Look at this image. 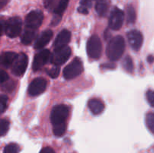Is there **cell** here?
Masks as SVG:
<instances>
[{"mask_svg": "<svg viewBox=\"0 0 154 153\" xmlns=\"http://www.w3.org/2000/svg\"><path fill=\"white\" fill-rule=\"evenodd\" d=\"M60 0H45V4L46 8L54 10L56 8Z\"/></svg>", "mask_w": 154, "mask_h": 153, "instance_id": "cell-27", "label": "cell"}, {"mask_svg": "<svg viewBox=\"0 0 154 153\" xmlns=\"http://www.w3.org/2000/svg\"><path fill=\"white\" fill-rule=\"evenodd\" d=\"M72 54V50L68 46L55 49L54 53L51 56V62L54 65H61L68 61Z\"/></svg>", "mask_w": 154, "mask_h": 153, "instance_id": "cell-6", "label": "cell"}, {"mask_svg": "<svg viewBox=\"0 0 154 153\" xmlns=\"http://www.w3.org/2000/svg\"><path fill=\"white\" fill-rule=\"evenodd\" d=\"M127 38L129 45L135 51H138L143 44V34L138 30H131L127 33Z\"/></svg>", "mask_w": 154, "mask_h": 153, "instance_id": "cell-12", "label": "cell"}, {"mask_svg": "<svg viewBox=\"0 0 154 153\" xmlns=\"http://www.w3.org/2000/svg\"><path fill=\"white\" fill-rule=\"evenodd\" d=\"M17 56V54L14 52H2L0 54V67L8 68L12 66Z\"/></svg>", "mask_w": 154, "mask_h": 153, "instance_id": "cell-15", "label": "cell"}, {"mask_svg": "<svg viewBox=\"0 0 154 153\" xmlns=\"http://www.w3.org/2000/svg\"><path fill=\"white\" fill-rule=\"evenodd\" d=\"M124 21V13L122 10L114 8L109 17V27L113 30H119L122 27Z\"/></svg>", "mask_w": 154, "mask_h": 153, "instance_id": "cell-8", "label": "cell"}, {"mask_svg": "<svg viewBox=\"0 0 154 153\" xmlns=\"http://www.w3.org/2000/svg\"><path fill=\"white\" fill-rule=\"evenodd\" d=\"M109 7V0H96V10L101 16H105Z\"/></svg>", "mask_w": 154, "mask_h": 153, "instance_id": "cell-18", "label": "cell"}, {"mask_svg": "<svg viewBox=\"0 0 154 153\" xmlns=\"http://www.w3.org/2000/svg\"><path fill=\"white\" fill-rule=\"evenodd\" d=\"M66 124H58V125H54L53 126V131L55 136H61L66 133Z\"/></svg>", "mask_w": 154, "mask_h": 153, "instance_id": "cell-23", "label": "cell"}, {"mask_svg": "<svg viewBox=\"0 0 154 153\" xmlns=\"http://www.w3.org/2000/svg\"><path fill=\"white\" fill-rule=\"evenodd\" d=\"M146 98L147 102L151 106L154 107V91L153 90H148L146 93Z\"/></svg>", "mask_w": 154, "mask_h": 153, "instance_id": "cell-29", "label": "cell"}, {"mask_svg": "<svg viewBox=\"0 0 154 153\" xmlns=\"http://www.w3.org/2000/svg\"><path fill=\"white\" fill-rule=\"evenodd\" d=\"M110 64H104L102 66H103V67H106V68H114L115 67L114 65H110Z\"/></svg>", "mask_w": 154, "mask_h": 153, "instance_id": "cell-38", "label": "cell"}, {"mask_svg": "<svg viewBox=\"0 0 154 153\" xmlns=\"http://www.w3.org/2000/svg\"><path fill=\"white\" fill-rule=\"evenodd\" d=\"M125 40L122 36L117 35L112 38L108 43L106 53L111 61H117L121 58L125 51Z\"/></svg>", "mask_w": 154, "mask_h": 153, "instance_id": "cell-1", "label": "cell"}, {"mask_svg": "<svg viewBox=\"0 0 154 153\" xmlns=\"http://www.w3.org/2000/svg\"><path fill=\"white\" fill-rule=\"evenodd\" d=\"M22 30V20L19 16H13L5 23V32L8 37L14 38L20 34Z\"/></svg>", "mask_w": 154, "mask_h": 153, "instance_id": "cell-3", "label": "cell"}, {"mask_svg": "<svg viewBox=\"0 0 154 153\" xmlns=\"http://www.w3.org/2000/svg\"><path fill=\"white\" fill-rule=\"evenodd\" d=\"M53 32L51 30H46L40 34L37 40H35V43L34 48L36 50H40L45 47L47 44L50 42L51 39L52 38Z\"/></svg>", "mask_w": 154, "mask_h": 153, "instance_id": "cell-14", "label": "cell"}, {"mask_svg": "<svg viewBox=\"0 0 154 153\" xmlns=\"http://www.w3.org/2000/svg\"><path fill=\"white\" fill-rule=\"evenodd\" d=\"M123 67L126 71L129 72V73H132L134 70V64H133V61H132V58L129 56L125 57V58L123 59Z\"/></svg>", "mask_w": 154, "mask_h": 153, "instance_id": "cell-21", "label": "cell"}, {"mask_svg": "<svg viewBox=\"0 0 154 153\" xmlns=\"http://www.w3.org/2000/svg\"><path fill=\"white\" fill-rule=\"evenodd\" d=\"M84 70V66L79 58H75L63 70V76L66 80H72L81 74Z\"/></svg>", "mask_w": 154, "mask_h": 153, "instance_id": "cell-4", "label": "cell"}, {"mask_svg": "<svg viewBox=\"0 0 154 153\" xmlns=\"http://www.w3.org/2000/svg\"><path fill=\"white\" fill-rule=\"evenodd\" d=\"M78 11L79 12V13L83 14H87L89 13L88 9L84 8L81 7V6H80V7L78 8Z\"/></svg>", "mask_w": 154, "mask_h": 153, "instance_id": "cell-33", "label": "cell"}, {"mask_svg": "<svg viewBox=\"0 0 154 153\" xmlns=\"http://www.w3.org/2000/svg\"><path fill=\"white\" fill-rule=\"evenodd\" d=\"M28 65V56L25 53H20L12 64L11 71L14 75L21 76L25 74Z\"/></svg>", "mask_w": 154, "mask_h": 153, "instance_id": "cell-7", "label": "cell"}, {"mask_svg": "<svg viewBox=\"0 0 154 153\" xmlns=\"http://www.w3.org/2000/svg\"><path fill=\"white\" fill-rule=\"evenodd\" d=\"M9 80V76L4 70H0V83L3 84Z\"/></svg>", "mask_w": 154, "mask_h": 153, "instance_id": "cell-30", "label": "cell"}, {"mask_svg": "<svg viewBox=\"0 0 154 153\" xmlns=\"http://www.w3.org/2000/svg\"><path fill=\"white\" fill-rule=\"evenodd\" d=\"M80 4H81V5H80L81 7L89 9L92 6V0H81Z\"/></svg>", "mask_w": 154, "mask_h": 153, "instance_id": "cell-31", "label": "cell"}, {"mask_svg": "<svg viewBox=\"0 0 154 153\" xmlns=\"http://www.w3.org/2000/svg\"><path fill=\"white\" fill-rule=\"evenodd\" d=\"M88 107L92 113L94 115H99L103 112L104 109H105V104L99 99L92 98L89 100Z\"/></svg>", "mask_w": 154, "mask_h": 153, "instance_id": "cell-17", "label": "cell"}, {"mask_svg": "<svg viewBox=\"0 0 154 153\" xmlns=\"http://www.w3.org/2000/svg\"><path fill=\"white\" fill-rule=\"evenodd\" d=\"M3 153H19V146L16 143H10L6 146Z\"/></svg>", "mask_w": 154, "mask_h": 153, "instance_id": "cell-25", "label": "cell"}, {"mask_svg": "<svg viewBox=\"0 0 154 153\" xmlns=\"http://www.w3.org/2000/svg\"><path fill=\"white\" fill-rule=\"evenodd\" d=\"M44 20V15L41 10H32L28 14L25 20V24L26 27L37 29L42 24Z\"/></svg>", "mask_w": 154, "mask_h": 153, "instance_id": "cell-10", "label": "cell"}, {"mask_svg": "<svg viewBox=\"0 0 154 153\" xmlns=\"http://www.w3.org/2000/svg\"><path fill=\"white\" fill-rule=\"evenodd\" d=\"M39 153H55V152L51 147H45L41 150Z\"/></svg>", "mask_w": 154, "mask_h": 153, "instance_id": "cell-32", "label": "cell"}, {"mask_svg": "<svg viewBox=\"0 0 154 153\" xmlns=\"http://www.w3.org/2000/svg\"><path fill=\"white\" fill-rule=\"evenodd\" d=\"M47 88V80L42 77H37L33 80L28 88V93L30 96H38L43 93Z\"/></svg>", "mask_w": 154, "mask_h": 153, "instance_id": "cell-9", "label": "cell"}, {"mask_svg": "<svg viewBox=\"0 0 154 153\" xmlns=\"http://www.w3.org/2000/svg\"><path fill=\"white\" fill-rule=\"evenodd\" d=\"M37 34V29L29 27H25L23 34H21V42L25 45H29L34 40Z\"/></svg>", "mask_w": 154, "mask_h": 153, "instance_id": "cell-16", "label": "cell"}, {"mask_svg": "<svg viewBox=\"0 0 154 153\" xmlns=\"http://www.w3.org/2000/svg\"><path fill=\"white\" fill-rule=\"evenodd\" d=\"M136 20V13L132 5H129L126 9V21L129 24H133Z\"/></svg>", "mask_w": 154, "mask_h": 153, "instance_id": "cell-19", "label": "cell"}, {"mask_svg": "<svg viewBox=\"0 0 154 153\" xmlns=\"http://www.w3.org/2000/svg\"><path fill=\"white\" fill-rule=\"evenodd\" d=\"M69 113V109L66 105L59 104L54 106L51 112V122L53 126L65 124Z\"/></svg>", "mask_w": 154, "mask_h": 153, "instance_id": "cell-2", "label": "cell"}, {"mask_svg": "<svg viewBox=\"0 0 154 153\" xmlns=\"http://www.w3.org/2000/svg\"><path fill=\"white\" fill-rule=\"evenodd\" d=\"M71 32L67 29H63L60 32L57 36L54 41V47L55 49L67 46L71 40Z\"/></svg>", "mask_w": 154, "mask_h": 153, "instance_id": "cell-13", "label": "cell"}, {"mask_svg": "<svg viewBox=\"0 0 154 153\" xmlns=\"http://www.w3.org/2000/svg\"><path fill=\"white\" fill-rule=\"evenodd\" d=\"M10 123L7 119H0V136L6 134L9 129Z\"/></svg>", "mask_w": 154, "mask_h": 153, "instance_id": "cell-24", "label": "cell"}, {"mask_svg": "<svg viewBox=\"0 0 154 153\" xmlns=\"http://www.w3.org/2000/svg\"><path fill=\"white\" fill-rule=\"evenodd\" d=\"M8 100V98L7 95L5 94L0 95V115L2 114L7 108Z\"/></svg>", "mask_w": 154, "mask_h": 153, "instance_id": "cell-26", "label": "cell"}, {"mask_svg": "<svg viewBox=\"0 0 154 153\" xmlns=\"http://www.w3.org/2000/svg\"><path fill=\"white\" fill-rule=\"evenodd\" d=\"M8 1V0H0V9H2L3 7L5 6Z\"/></svg>", "mask_w": 154, "mask_h": 153, "instance_id": "cell-36", "label": "cell"}, {"mask_svg": "<svg viewBox=\"0 0 154 153\" xmlns=\"http://www.w3.org/2000/svg\"><path fill=\"white\" fill-rule=\"evenodd\" d=\"M60 15H57V16L54 17V19L53 20L52 25H54V26L57 25V24L59 22H60Z\"/></svg>", "mask_w": 154, "mask_h": 153, "instance_id": "cell-34", "label": "cell"}, {"mask_svg": "<svg viewBox=\"0 0 154 153\" xmlns=\"http://www.w3.org/2000/svg\"><path fill=\"white\" fill-rule=\"evenodd\" d=\"M4 29H5V23L3 22L2 20H0V36H1L2 34V32Z\"/></svg>", "mask_w": 154, "mask_h": 153, "instance_id": "cell-35", "label": "cell"}, {"mask_svg": "<svg viewBox=\"0 0 154 153\" xmlns=\"http://www.w3.org/2000/svg\"><path fill=\"white\" fill-rule=\"evenodd\" d=\"M147 62L149 63H153L154 62V56H153L152 55H150L147 56Z\"/></svg>", "mask_w": 154, "mask_h": 153, "instance_id": "cell-37", "label": "cell"}, {"mask_svg": "<svg viewBox=\"0 0 154 153\" xmlns=\"http://www.w3.org/2000/svg\"><path fill=\"white\" fill-rule=\"evenodd\" d=\"M68 4H69V0H60V2L58 3L57 6L56 7V8L54 9V14L56 15L61 16V14H63V12L66 10Z\"/></svg>", "mask_w": 154, "mask_h": 153, "instance_id": "cell-20", "label": "cell"}, {"mask_svg": "<svg viewBox=\"0 0 154 153\" xmlns=\"http://www.w3.org/2000/svg\"><path fill=\"white\" fill-rule=\"evenodd\" d=\"M145 122L149 130L154 134V112H148L146 115Z\"/></svg>", "mask_w": 154, "mask_h": 153, "instance_id": "cell-22", "label": "cell"}, {"mask_svg": "<svg viewBox=\"0 0 154 153\" xmlns=\"http://www.w3.org/2000/svg\"><path fill=\"white\" fill-rule=\"evenodd\" d=\"M51 52L48 50H43L38 52L34 57L32 62V69L34 71L40 70L45 64L51 59Z\"/></svg>", "mask_w": 154, "mask_h": 153, "instance_id": "cell-11", "label": "cell"}, {"mask_svg": "<svg viewBox=\"0 0 154 153\" xmlns=\"http://www.w3.org/2000/svg\"><path fill=\"white\" fill-rule=\"evenodd\" d=\"M102 44L100 38L94 34L89 38L87 44V52L89 56L94 59H99L102 56Z\"/></svg>", "mask_w": 154, "mask_h": 153, "instance_id": "cell-5", "label": "cell"}, {"mask_svg": "<svg viewBox=\"0 0 154 153\" xmlns=\"http://www.w3.org/2000/svg\"><path fill=\"white\" fill-rule=\"evenodd\" d=\"M60 72V66L55 65L54 67H53L52 68L50 69V70L48 71V75L51 76V78H57L59 76Z\"/></svg>", "mask_w": 154, "mask_h": 153, "instance_id": "cell-28", "label": "cell"}]
</instances>
